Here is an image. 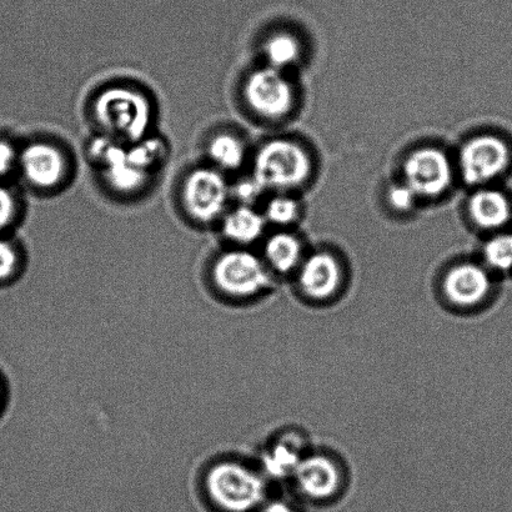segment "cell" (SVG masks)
Listing matches in <instances>:
<instances>
[{
	"label": "cell",
	"mask_w": 512,
	"mask_h": 512,
	"mask_svg": "<svg viewBox=\"0 0 512 512\" xmlns=\"http://www.w3.org/2000/svg\"><path fill=\"white\" fill-rule=\"evenodd\" d=\"M93 117L100 133L125 144L147 138L153 124L148 95L129 85L104 88L93 102Z\"/></svg>",
	"instance_id": "cell-1"
},
{
	"label": "cell",
	"mask_w": 512,
	"mask_h": 512,
	"mask_svg": "<svg viewBox=\"0 0 512 512\" xmlns=\"http://www.w3.org/2000/svg\"><path fill=\"white\" fill-rule=\"evenodd\" d=\"M205 495L220 512H250L266 496L263 474L238 460H220L209 466L203 479Z\"/></svg>",
	"instance_id": "cell-2"
},
{
	"label": "cell",
	"mask_w": 512,
	"mask_h": 512,
	"mask_svg": "<svg viewBox=\"0 0 512 512\" xmlns=\"http://www.w3.org/2000/svg\"><path fill=\"white\" fill-rule=\"evenodd\" d=\"M270 274L265 261L245 248L220 253L209 271L213 289L232 301L258 298L270 288Z\"/></svg>",
	"instance_id": "cell-3"
},
{
	"label": "cell",
	"mask_w": 512,
	"mask_h": 512,
	"mask_svg": "<svg viewBox=\"0 0 512 512\" xmlns=\"http://www.w3.org/2000/svg\"><path fill=\"white\" fill-rule=\"evenodd\" d=\"M310 174V155L293 140H270L255 155L253 178L264 190L298 188Z\"/></svg>",
	"instance_id": "cell-4"
},
{
	"label": "cell",
	"mask_w": 512,
	"mask_h": 512,
	"mask_svg": "<svg viewBox=\"0 0 512 512\" xmlns=\"http://www.w3.org/2000/svg\"><path fill=\"white\" fill-rule=\"evenodd\" d=\"M232 188L227 178L212 165L190 169L180 187V204L194 223L209 225L227 213Z\"/></svg>",
	"instance_id": "cell-5"
},
{
	"label": "cell",
	"mask_w": 512,
	"mask_h": 512,
	"mask_svg": "<svg viewBox=\"0 0 512 512\" xmlns=\"http://www.w3.org/2000/svg\"><path fill=\"white\" fill-rule=\"evenodd\" d=\"M243 98L260 118L278 120L293 109L294 90L281 70L268 65L248 75L243 85Z\"/></svg>",
	"instance_id": "cell-6"
},
{
	"label": "cell",
	"mask_w": 512,
	"mask_h": 512,
	"mask_svg": "<svg viewBox=\"0 0 512 512\" xmlns=\"http://www.w3.org/2000/svg\"><path fill=\"white\" fill-rule=\"evenodd\" d=\"M510 162L508 143L495 135H478L460 149L461 175L471 187H479L499 178L509 168Z\"/></svg>",
	"instance_id": "cell-7"
},
{
	"label": "cell",
	"mask_w": 512,
	"mask_h": 512,
	"mask_svg": "<svg viewBox=\"0 0 512 512\" xmlns=\"http://www.w3.org/2000/svg\"><path fill=\"white\" fill-rule=\"evenodd\" d=\"M19 168L25 182L39 192H53L69 177L67 153L50 140H34L19 153Z\"/></svg>",
	"instance_id": "cell-8"
},
{
	"label": "cell",
	"mask_w": 512,
	"mask_h": 512,
	"mask_svg": "<svg viewBox=\"0 0 512 512\" xmlns=\"http://www.w3.org/2000/svg\"><path fill=\"white\" fill-rule=\"evenodd\" d=\"M404 183L418 198H439L453 183V167L443 150L424 147L408 155L403 165Z\"/></svg>",
	"instance_id": "cell-9"
},
{
	"label": "cell",
	"mask_w": 512,
	"mask_h": 512,
	"mask_svg": "<svg viewBox=\"0 0 512 512\" xmlns=\"http://www.w3.org/2000/svg\"><path fill=\"white\" fill-rule=\"evenodd\" d=\"M491 291L493 280L489 270L471 261L451 266L441 280V295L455 309L479 308L488 300Z\"/></svg>",
	"instance_id": "cell-10"
},
{
	"label": "cell",
	"mask_w": 512,
	"mask_h": 512,
	"mask_svg": "<svg viewBox=\"0 0 512 512\" xmlns=\"http://www.w3.org/2000/svg\"><path fill=\"white\" fill-rule=\"evenodd\" d=\"M343 284V266L329 252H316L306 256L296 270V285L300 294L313 303H326L334 299Z\"/></svg>",
	"instance_id": "cell-11"
},
{
	"label": "cell",
	"mask_w": 512,
	"mask_h": 512,
	"mask_svg": "<svg viewBox=\"0 0 512 512\" xmlns=\"http://www.w3.org/2000/svg\"><path fill=\"white\" fill-rule=\"evenodd\" d=\"M295 488L306 498L328 500L339 493L343 484L340 464L323 453L306 454L291 474Z\"/></svg>",
	"instance_id": "cell-12"
},
{
	"label": "cell",
	"mask_w": 512,
	"mask_h": 512,
	"mask_svg": "<svg viewBox=\"0 0 512 512\" xmlns=\"http://www.w3.org/2000/svg\"><path fill=\"white\" fill-rule=\"evenodd\" d=\"M468 209L476 227L484 230H498L505 227L512 215L508 197L496 189H479L471 195Z\"/></svg>",
	"instance_id": "cell-13"
},
{
	"label": "cell",
	"mask_w": 512,
	"mask_h": 512,
	"mask_svg": "<svg viewBox=\"0 0 512 512\" xmlns=\"http://www.w3.org/2000/svg\"><path fill=\"white\" fill-rule=\"evenodd\" d=\"M305 453V445L301 436L296 433L280 435L268 449L264 451L261 464L263 470L271 478H290Z\"/></svg>",
	"instance_id": "cell-14"
},
{
	"label": "cell",
	"mask_w": 512,
	"mask_h": 512,
	"mask_svg": "<svg viewBox=\"0 0 512 512\" xmlns=\"http://www.w3.org/2000/svg\"><path fill=\"white\" fill-rule=\"evenodd\" d=\"M266 220L252 205L240 204L220 219L224 238L238 247H249L263 237Z\"/></svg>",
	"instance_id": "cell-15"
},
{
	"label": "cell",
	"mask_w": 512,
	"mask_h": 512,
	"mask_svg": "<svg viewBox=\"0 0 512 512\" xmlns=\"http://www.w3.org/2000/svg\"><path fill=\"white\" fill-rule=\"evenodd\" d=\"M99 172L110 189L122 194L138 192L152 179V173L138 168L127 158V144Z\"/></svg>",
	"instance_id": "cell-16"
},
{
	"label": "cell",
	"mask_w": 512,
	"mask_h": 512,
	"mask_svg": "<svg viewBox=\"0 0 512 512\" xmlns=\"http://www.w3.org/2000/svg\"><path fill=\"white\" fill-rule=\"evenodd\" d=\"M303 259V245L294 235L278 233L266 240L263 260L273 273H296Z\"/></svg>",
	"instance_id": "cell-17"
},
{
	"label": "cell",
	"mask_w": 512,
	"mask_h": 512,
	"mask_svg": "<svg viewBox=\"0 0 512 512\" xmlns=\"http://www.w3.org/2000/svg\"><path fill=\"white\" fill-rule=\"evenodd\" d=\"M207 154L212 167L223 173L235 172L242 167L247 149L237 135L219 132L209 139Z\"/></svg>",
	"instance_id": "cell-18"
},
{
	"label": "cell",
	"mask_w": 512,
	"mask_h": 512,
	"mask_svg": "<svg viewBox=\"0 0 512 512\" xmlns=\"http://www.w3.org/2000/svg\"><path fill=\"white\" fill-rule=\"evenodd\" d=\"M301 54L298 39L289 33H276L266 40L264 55L269 67L283 70L298 62Z\"/></svg>",
	"instance_id": "cell-19"
},
{
	"label": "cell",
	"mask_w": 512,
	"mask_h": 512,
	"mask_svg": "<svg viewBox=\"0 0 512 512\" xmlns=\"http://www.w3.org/2000/svg\"><path fill=\"white\" fill-rule=\"evenodd\" d=\"M485 264L496 271L512 269V234H499L486 242L483 249Z\"/></svg>",
	"instance_id": "cell-20"
},
{
	"label": "cell",
	"mask_w": 512,
	"mask_h": 512,
	"mask_svg": "<svg viewBox=\"0 0 512 512\" xmlns=\"http://www.w3.org/2000/svg\"><path fill=\"white\" fill-rule=\"evenodd\" d=\"M300 213L299 204L295 199L278 195L266 204L264 218L266 222L285 227L298 219Z\"/></svg>",
	"instance_id": "cell-21"
},
{
	"label": "cell",
	"mask_w": 512,
	"mask_h": 512,
	"mask_svg": "<svg viewBox=\"0 0 512 512\" xmlns=\"http://www.w3.org/2000/svg\"><path fill=\"white\" fill-rule=\"evenodd\" d=\"M19 269V250L9 240L0 239V283L12 280Z\"/></svg>",
	"instance_id": "cell-22"
},
{
	"label": "cell",
	"mask_w": 512,
	"mask_h": 512,
	"mask_svg": "<svg viewBox=\"0 0 512 512\" xmlns=\"http://www.w3.org/2000/svg\"><path fill=\"white\" fill-rule=\"evenodd\" d=\"M416 199V194L405 183L393 185L388 192V202L396 212H409L414 208Z\"/></svg>",
	"instance_id": "cell-23"
},
{
	"label": "cell",
	"mask_w": 512,
	"mask_h": 512,
	"mask_svg": "<svg viewBox=\"0 0 512 512\" xmlns=\"http://www.w3.org/2000/svg\"><path fill=\"white\" fill-rule=\"evenodd\" d=\"M263 192H265L264 188L261 187L253 177L240 180L232 189V194H234L235 198L243 205H252L259 199Z\"/></svg>",
	"instance_id": "cell-24"
},
{
	"label": "cell",
	"mask_w": 512,
	"mask_h": 512,
	"mask_svg": "<svg viewBox=\"0 0 512 512\" xmlns=\"http://www.w3.org/2000/svg\"><path fill=\"white\" fill-rule=\"evenodd\" d=\"M18 212V203L9 189L0 187V232L12 224Z\"/></svg>",
	"instance_id": "cell-25"
},
{
	"label": "cell",
	"mask_w": 512,
	"mask_h": 512,
	"mask_svg": "<svg viewBox=\"0 0 512 512\" xmlns=\"http://www.w3.org/2000/svg\"><path fill=\"white\" fill-rule=\"evenodd\" d=\"M19 154L15 152L12 144L0 140V177L8 174L18 163Z\"/></svg>",
	"instance_id": "cell-26"
},
{
	"label": "cell",
	"mask_w": 512,
	"mask_h": 512,
	"mask_svg": "<svg viewBox=\"0 0 512 512\" xmlns=\"http://www.w3.org/2000/svg\"><path fill=\"white\" fill-rule=\"evenodd\" d=\"M261 512H294L293 509L290 508L289 505L285 503H281V501H274V503H270L266 505Z\"/></svg>",
	"instance_id": "cell-27"
}]
</instances>
